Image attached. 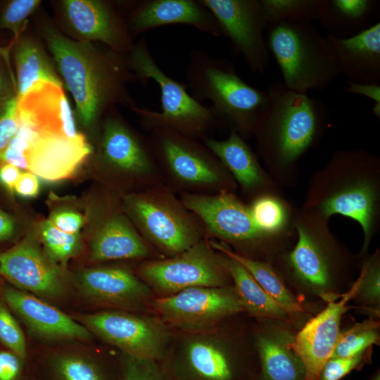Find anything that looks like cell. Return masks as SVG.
<instances>
[{"label":"cell","instance_id":"1","mask_svg":"<svg viewBox=\"0 0 380 380\" xmlns=\"http://www.w3.org/2000/svg\"><path fill=\"white\" fill-rule=\"evenodd\" d=\"M44 37L84 125H92L116 103L136 106L125 84L139 79L128 67L125 56L70 39L51 27L45 30Z\"/></svg>","mask_w":380,"mask_h":380},{"label":"cell","instance_id":"2","mask_svg":"<svg viewBox=\"0 0 380 380\" xmlns=\"http://www.w3.org/2000/svg\"><path fill=\"white\" fill-rule=\"evenodd\" d=\"M266 91L267 105L252 134L258 154L274 170L293 167L320 134L327 107L283 83H273Z\"/></svg>","mask_w":380,"mask_h":380},{"label":"cell","instance_id":"3","mask_svg":"<svg viewBox=\"0 0 380 380\" xmlns=\"http://www.w3.org/2000/svg\"><path fill=\"white\" fill-rule=\"evenodd\" d=\"M378 167V158L366 151H338L308 200L307 212L324 221L335 214L356 220L364 232V251L377 220L379 189L372 172Z\"/></svg>","mask_w":380,"mask_h":380},{"label":"cell","instance_id":"4","mask_svg":"<svg viewBox=\"0 0 380 380\" xmlns=\"http://www.w3.org/2000/svg\"><path fill=\"white\" fill-rule=\"evenodd\" d=\"M186 78L196 99L212 103L210 108L220 123L243 139L252 136L267 105V91L248 84L226 59L197 49L190 52Z\"/></svg>","mask_w":380,"mask_h":380},{"label":"cell","instance_id":"5","mask_svg":"<svg viewBox=\"0 0 380 380\" xmlns=\"http://www.w3.org/2000/svg\"><path fill=\"white\" fill-rule=\"evenodd\" d=\"M25 144L27 170L46 181L70 177L91 153L72 114L44 107L23 114L15 134Z\"/></svg>","mask_w":380,"mask_h":380},{"label":"cell","instance_id":"6","mask_svg":"<svg viewBox=\"0 0 380 380\" xmlns=\"http://www.w3.org/2000/svg\"><path fill=\"white\" fill-rule=\"evenodd\" d=\"M267 45L290 90L308 94L330 86L341 74L327 40L311 22L269 25Z\"/></svg>","mask_w":380,"mask_h":380},{"label":"cell","instance_id":"7","mask_svg":"<svg viewBox=\"0 0 380 380\" xmlns=\"http://www.w3.org/2000/svg\"><path fill=\"white\" fill-rule=\"evenodd\" d=\"M129 69L143 84L150 80L159 87L161 111L132 107L140 117L142 127L151 131L167 128L202 141L220 122L210 107L203 106L188 92L186 84L167 75L157 64L145 39H140L127 53Z\"/></svg>","mask_w":380,"mask_h":380},{"label":"cell","instance_id":"8","mask_svg":"<svg viewBox=\"0 0 380 380\" xmlns=\"http://www.w3.org/2000/svg\"><path fill=\"white\" fill-rule=\"evenodd\" d=\"M124 208L159 256L177 255L206 236L199 218L164 184L127 194Z\"/></svg>","mask_w":380,"mask_h":380},{"label":"cell","instance_id":"9","mask_svg":"<svg viewBox=\"0 0 380 380\" xmlns=\"http://www.w3.org/2000/svg\"><path fill=\"white\" fill-rule=\"evenodd\" d=\"M149 132L163 183L175 194L234 192L236 188L234 179L202 141L167 128Z\"/></svg>","mask_w":380,"mask_h":380},{"label":"cell","instance_id":"10","mask_svg":"<svg viewBox=\"0 0 380 380\" xmlns=\"http://www.w3.org/2000/svg\"><path fill=\"white\" fill-rule=\"evenodd\" d=\"M228 276L224 255L207 236L182 253L146 260L138 268V277L160 297L194 287L224 286Z\"/></svg>","mask_w":380,"mask_h":380},{"label":"cell","instance_id":"11","mask_svg":"<svg viewBox=\"0 0 380 380\" xmlns=\"http://www.w3.org/2000/svg\"><path fill=\"white\" fill-rule=\"evenodd\" d=\"M79 321L91 333L136 358L158 362L170 341L168 327L158 317L106 310L80 315Z\"/></svg>","mask_w":380,"mask_h":380},{"label":"cell","instance_id":"12","mask_svg":"<svg viewBox=\"0 0 380 380\" xmlns=\"http://www.w3.org/2000/svg\"><path fill=\"white\" fill-rule=\"evenodd\" d=\"M167 326L186 333L208 331L221 319L244 311L234 289L194 287L159 297L151 302Z\"/></svg>","mask_w":380,"mask_h":380},{"label":"cell","instance_id":"13","mask_svg":"<svg viewBox=\"0 0 380 380\" xmlns=\"http://www.w3.org/2000/svg\"><path fill=\"white\" fill-rule=\"evenodd\" d=\"M101 155L109 171L138 191L164 184L148 137H141L115 115L103 122Z\"/></svg>","mask_w":380,"mask_h":380},{"label":"cell","instance_id":"14","mask_svg":"<svg viewBox=\"0 0 380 380\" xmlns=\"http://www.w3.org/2000/svg\"><path fill=\"white\" fill-rule=\"evenodd\" d=\"M214 15L224 37L254 72L263 73L270 55L265 38L268 25L261 0H199Z\"/></svg>","mask_w":380,"mask_h":380},{"label":"cell","instance_id":"15","mask_svg":"<svg viewBox=\"0 0 380 380\" xmlns=\"http://www.w3.org/2000/svg\"><path fill=\"white\" fill-rule=\"evenodd\" d=\"M178 196L201 221L209 239L241 246L271 237L257 227L249 206L241 201L234 192L180 194Z\"/></svg>","mask_w":380,"mask_h":380},{"label":"cell","instance_id":"16","mask_svg":"<svg viewBox=\"0 0 380 380\" xmlns=\"http://www.w3.org/2000/svg\"><path fill=\"white\" fill-rule=\"evenodd\" d=\"M365 269L350 289L341 298L329 301L326 308L311 319L297 334L291 345L293 353L303 365L304 380H319V374L331 358L340 336L342 315L347 303L360 291Z\"/></svg>","mask_w":380,"mask_h":380},{"label":"cell","instance_id":"17","mask_svg":"<svg viewBox=\"0 0 380 380\" xmlns=\"http://www.w3.org/2000/svg\"><path fill=\"white\" fill-rule=\"evenodd\" d=\"M170 380H239L232 357L208 331L187 333L164 367Z\"/></svg>","mask_w":380,"mask_h":380},{"label":"cell","instance_id":"18","mask_svg":"<svg viewBox=\"0 0 380 380\" xmlns=\"http://www.w3.org/2000/svg\"><path fill=\"white\" fill-rule=\"evenodd\" d=\"M127 27L137 34L157 27L186 25L215 37H224L213 13L199 0H143L132 4Z\"/></svg>","mask_w":380,"mask_h":380},{"label":"cell","instance_id":"19","mask_svg":"<svg viewBox=\"0 0 380 380\" xmlns=\"http://www.w3.org/2000/svg\"><path fill=\"white\" fill-rule=\"evenodd\" d=\"M0 275L18 288L48 298L65 291L63 276L53 260L30 241L0 253Z\"/></svg>","mask_w":380,"mask_h":380},{"label":"cell","instance_id":"20","mask_svg":"<svg viewBox=\"0 0 380 380\" xmlns=\"http://www.w3.org/2000/svg\"><path fill=\"white\" fill-rule=\"evenodd\" d=\"M66 21L82 41H99L119 53L134 46L130 33L111 4L98 0H65L62 2Z\"/></svg>","mask_w":380,"mask_h":380},{"label":"cell","instance_id":"21","mask_svg":"<svg viewBox=\"0 0 380 380\" xmlns=\"http://www.w3.org/2000/svg\"><path fill=\"white\" fill-rule=\"evenodd\" d=\"M3 296L8 306L39 336L80 341L91 338V333L81 323L32 294L6 286Z\"/></svg>","mask_w":380,"mask_h":380},{"label":"cell","instance_id":"22","mask_svg":"<svg viewBox=\"0 0 380 380\" xmlns=\"http://www.w3.org/2000/svg\"><path fill=\"white\" fill-rule=\"evenodd\" d=\"M83 293L99 304L128 308L144 303L152 291L131 270L120 267L87 269L79 276Z\"/></svg>","mask_w":380,"mask_h":380},{"label":"cell","instance_id":"23","mask_svg":"<svg viewBox=\"0 0 380 380\" xmlns=\"http://www.w3.org/2000/svg\"><path fill=\"white\" fill-rule=\"evenodd\" d=\"M348 82L380 83V23L348 37L327 34Z\"/></svg>","mask_w":380,"mask_h":380},{"label":"cell","instance_id":"24","mask_svg":"<svg viewBox=\"0 0 380 380\" xmlns=\"http://www.w3.org/2000/svg\"><path fill=\"white\" fill-rule=\"evenodd\" d=\"M127 217L114 213L102 221L91 244L90 258L93 261L155 259L153 258L157 255L156 252Z\"/></svg>","mask_w":380,"mask_h":380},{"label":"cell","instance_id":"25","mask_svg":"<svg viewBox=\"0 0 380 380\" xmlns=\"http://www.w3.org/2000/svg\"><path fill=\"white\" fill-rule=\"evenodd\" d=\"M325 222L307 213L298 218V241L289 255L291 266L298 277L317 288L328 286L331 277L328 258L321 240Z\"/></svg>","mask_w":380,"mask_h":380},{"label":"cell","instance_id":"26","mask_svg":"<svg viewBox=\"0 0 380 380\" xmlns=\"http://www.w3.org/2000/svg\"><path fill=\"white\" fill-rule=\"evenodd\" d=\"M202 142L245 191L255 192L264 186L266 179L258 158L238 133L231 131L229 136L224 140L205 137Z\"/></svg>","mask_w":380,"mask_h":380},{"label":"cell","instance_id":"27","mask_svg":"<svg viewBox=\"0 0 380 380\" xmlns=\"http://www.w3.org/2000/svg\"><path fill=\"white\" fill-rule=\"evenodd\" d=\"M14 59L17 76V97L26 94L37 83L46 82L63 87L51 61L43 49L29 37H21L16 42Z\"/></svg>","mask_w":380,"mask_h":380},{"label":"cell","instance_id":"28","mask_svg":"<svg viewBox=\"0 0 380 380\" xmlns=\"http://www.w3.org/2000/svg\"><path fill=\"white\" fill-rule=\"evenodd\" d=\"M377 1L373 0H326L319 20L329 31L328 34L344 38L364 29L375 11Z\"/></svg>","mask_w":380,"mask_h":380},{"label":"cell","instance_id":"29","mask_svg":"<svg viewBox=\"0 0 380 380\" xmlns=\"http://www.w3.org/2000/svg\"><path fill=\"white\" fill-rule=\"evenodd\" d=\"M209 241L214 249L241 264L286 313L299 312L303 310L299 302L292 296L281 278L268 264L235 252L222 242L213 239H209Z\"/></svg>","mask_w":380,"mask_h":380},{"label":"cell","instance_id":"30","mask_svg":"<svg viewBox=\"0 0 380 380\" xmlns=\"http://www.w3.org/2000/svg\"><path fill=\"white\" fill-rule=\"evenodd\" d=\"M224 263L245 310L253 315L274 318H283L286 315L284 310L241 264L225 255Z\"/></svg>","mask_w":380,"mask_h":380},{"label":"cell","instance_id":"31","mask_svg":"<svg viewBox=\"0 0 380 380\" xmlns=\"http://www.w3.org/2000/svg\"><path fill=\"white\" fill-rule=\"evenodd\" d=\"M260 374L258 380H304L302 363L280 342L260 336L257 342Z\"/></svg>","mask_w":380,"mask_h":380},{"label":"cell","instance_id":"32","mask_svg":"<svg viewBox=\"0 0 380 380\" xmlns=\"http://www.w3.org/2000/svg\"><path fill=\"white\" fill-rule=\"evenodd\" d=\"M49 380H113L95 358L77 353H62L46 362Z\"/></svg>","mask_w":380,"mask_h":380},{"label":"cell","instance_id":"33","mask_svg":"<svg viewBox=\"0 0 380 380\" xmlns=\"http://www.w3.org/2000/svg\"><path fill=\"white\" fill-rule=\"evenodd\" d=\"M269 25L279 22L319 20L326 0H261Z\"/></svg>","mask_w":380,"mask_h":380},{"label":"cell","instance_id":"34","mask_svg":"<svg viewBox=\"0 0 380 380\" xmlns=\"http://www.w3.org/2000/svg\"><path fill=\"white\" fill-rule=\"evenodd\" d=\"M249 208L257 227L269 236L279 234L287 225V208L274 196H258Z\"/></svg>","mask_w":380,"mask_h":380},{"label":"cell","instance_id":"35","mask_svg":"<svg viewBox=\"0 0 380 380\" xmlns=\"http://www.w3.org/2000/svg\"><path fill=\"white\" fill-rule=\"evenodd\" d=\"M40 235L49 258L53 261H65L75 255L81 248L79 234L65 233L49 220L42 223Z\"/></svg>","mask_w":380,"mask_h":380},{"label":"cell","instance_id":"36","mask_svg":"<svg viewBox=\"0 0 380 380\" xmlns=\"http://www.w3.org/2000/svg\"><path fill=\"white\" fill-rule=\"evenodd\" d=\"M376 327L373 322H365L341 333L331 357H350L362 354L367 348L377 341Z\"/></svg>","mask_w":380,"mask_h":380},{"label":"cell","instance_id":"37","mask_svg":"<svg viewBox=\"0 0 380 380\" xmlns=\"http://www.w3.org/2000/svg\"><path fill=\"white\" fill-rule=\"evenodd\" d=\"M120 380H170L158 361L133 357L123 354Z\"/></svg>","mask_w":380,"mask_h":380},{"label":"cell","instance_id":"38","mask_svg":"<svg viewBox=\"0 0 380 380\" xmlns=\"http://www.w3.org/2000/svg\"><path fill=\"white\" fill-rule=\"evenodd\" d=\"M0 341L8 350L26 360L27 346L25 335L7 307L1 302H0Z\"/></svg>","mask_w":380,"mask_h":380},{"label":"cell","instance_id":"39","mask_svg":"<svg viewBox=\"0 0 380 380\" xmlns=\"http://www.w3.org/2000/svg\"><path fill=\"white\" fill-rule=\"evenodd\" d=\"M38 0H13L7 4L0 17V28L12 32L18 38L27 18L40 4Z\"/></svg>","mask_w":380,"mask_h":380},{"label":"cell","instance_id":"40","mask_svg":"<svg viewBox=\"0 0 380 380\" xmlns=\"http://www.w3.org/2000/svg\"><path fill=\"white\" fill-rule=\"evenodd\" d=\"M19 127L18 119V97L9 99L0 113V153L15 136Z\"/></svg>","mask_w":380,"mask_h":380},{"label":"cell","instance_id":"41","mask_svg":"<svg viewBox=\"0 0 380 380\" xmlns=\"http://www.w3.org/2000/svg\"><path fill=\"white\" fill-rule=\"evenodd\" d=\"M362 355L329 358L319 374V380H341L361 365Z\"/></svg>","mask_w":380,"mask_h":380},{"label":"cell","instance_id":"42","mask_svg":"<svg viewBox=\"0 0 380 380\" xmlns=\"http://www.w3.org/2000/svg\"><path fill=\"white\" fill-rule=\"evenodd\" d=\"M25 360L9 350L0 351V380H23Z\"/></svg>","mask_w":380,"mask_h":380},{"label":"cell","instance_id":"43","mask_svg":"<svg viewBox=\"0 0 380 380\" xmlns=\"http://www.w3.org/2000/svg\"><path fill=\"white\" fill-rule=\"evenodd\" d=\"M49 220L57 229L70 234H79L84 222L80 213L66 210L53 213Z\"/></svg>","mask_w":380,"mask_h":380},{"label":"cell","instance_id":"44","mask_svg":"<svg viewBox=\"0 0 380 380\" xmlns=\"http://www.w3.org/2000/svg\"><path fill=\"white\" fill-rule=\"evenodd\" d=\"M346 91L350 94L362 95L372 100L374 103L372 113L380 118V84L378 83L348 82Z\"/></svg>","mask_w":380,"mask_h":380},{"label":"cell","instance_id":"45","mask_svg":"<svg viewBox=\"0 0 380 380\" xmlns=\"http://www.w3.org/2000/svg\"><path fill=\"white\" fill-rule=\"evenodd\" d=\"M40 189V183L37 175L30 172L21 173L14 187L15 191L20 196L32 198Z\"/></svg>","mask_w":380,"mask_h":380},{"label":"cell","instance_id":"46","mask_svg":"<svg viewBox=\"0 0 380 380\" xmlns=\"http://www.w3.org/2000/svg\"><path fill=\"white\" fill-rule=\"evenodd\" d=\"M364 283H366L367 293L372 298L377 299L379 297V269L376 265L371 267L365 265Z\"/></svg>","mask_w":380,"mask_h":380},{"label":"cell","instance_id":"47","mask_svg":"<svg viewBox=\"0 0 380 380\" xmlns=\"http://www.w3.org/2000/svg\"><path fill=\"white\" fill-rule=\"evenodd\" d=\"M20 174L18 167L11 164L4 163L0 167V182L9 192L13 194Z\"/></svg>","mask_w":380,"mask_h":380},{"label":"cell","instance_id":"48","mask_svg":"<svg viewBox=\"0 0 380 380\" xmlns=\"http://www.w3.org/2000/svg\"><path fill=\"white\" fill-rule=\"evenodd\" d=\"M15 231L13 218L0 209V242L10 239Z\"/></svg>","mask_w":380,"mask_h":380},{"label":"cell","instance_id":"49","mask_svg":"<svg viewBox=\"0 0 380 380\" xmlns=\"http://www.w3.org/2000/svg\"><path fill=\"white\" fill-rule=\"evenodd\" d=\"M370 380H380L379 372L376 373Z\"/></svg>","mask_w":380,"mask_h":380},{"label":"cell","instance_id":"50","mask_svg":"<svg viewBox=\"0 0 380 380\" xmlns=\"http://www.w3.org/2000/svg\"><path fill=\"white\" fill-rule=\"evenodd\" d=\"M2 89H3V82H2V80H1V78L0 77V92L1 91Z\"/></svg>","mask_w":380,"mask_h":380}]
</instances>
